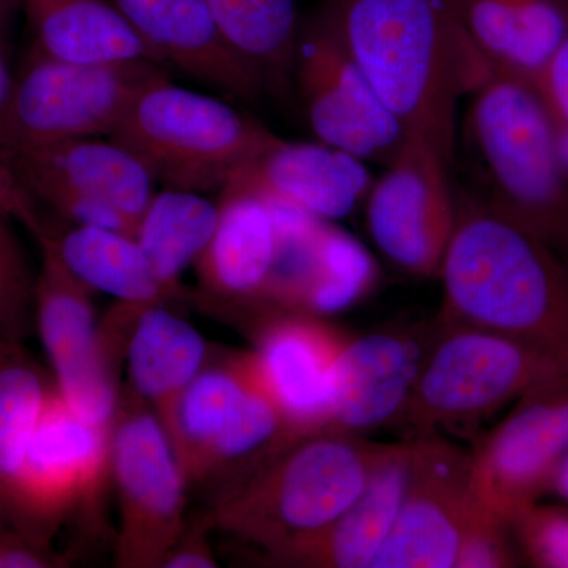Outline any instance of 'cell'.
Listing matches in <instances>:
<instances>
[{
    "label": "cell",
    "instance_id": "obj_1",
    "mask_svg": "<svg viewBox=\"0 0 568 568\" xmlns=\"http://www.w3.org/2000/svg\"><path fill=\"white\" fill-rule=\"evenodd\" d=\"M325 9L407 136L452 166L458 104L493 73L467 33L462 0H328Z\"/></svg>",
    "mask_w": 568,
    "mask_h": 568
},
{
    "label": "cell",
    "instance_id": "obj_2",
    "mask_svg": "<svg viewBox=\"0 0 568 568\" xmlns=\"http://www.w3.org/2000/svg\"><path fill=\"white\" fill-rule=\"evenodd\" d=\"M437 276L440 323L487 328L568 364V256L544 239L465 197Z\"/></svg>",
    "mask_w": 568,
    "mask_h": 568
},
{
    "label": "cell",
    "instance_id": "obj_3",
    "mask_svg": "<svg viewBox=\"0 0 568 568\" xmlns=\"http://www.w3.org/2000/svg\"><path fill=\"white\" fill-rule=\"evenodd\" d=\"M390 446L335 432L301 437L220 489L213 529L272 555L339 517Z\"/></svg>",
    "mask_w": 568,
    "mask_h": 568
},
{
    "label": "cell",
    "instance_id": "obj_4",
    "mask_svg": "<svg viewBox=\"0 0 568 568\" xmlns=\"http://www.w3.org/2000/svg\"><path fill=\"white\" fill-rule=\"evenodd\" d=\"M466 133L488 205L568 256V181L559 126L536 85L495 73L470 93Z\"/></svg>",
    "mask_w": 568,
    "mask_h": 568
},
{
    "label": "cell",
    "instance_id": "obj_5",
    "mask_svg": "<svg viewBox=\"0 0 568 568\" xmlns=\"http://www.w3.org/2000/svg\"><path fill=\"white\" fill-rule=\"evenodd\" d=\"M166 189L222 192L235 173L282 138L216 97L168 74L149 82L111 136Z\"/></svg>",
    "mask_w": 568,
    "mask_h": 568
},
{
    "label": "cell",
    "instance_id": "obj_6",
    "mask_svg": "<svg viewBox=\"0 0 568 568\" xmlns=\"http://www.w3.org/2000/svg\"><path fill=\"white\" fill-rule=\"evenodd\" d=\"M413 395L394 426L406 439L473 432L568 369L538 347L473 325L436 323Z\"/></svg>",
    "mask_w": 568,
    "mask_h": 568
},
{
    "label": "cell",
    "instance_id": "obj_7",
    "mask_svg": "<svg viewBox=\"0 0 568 568\" xmlns=\"http://www.w3.org/2000/svg\"><path fill=\"white\" fill-rule=\"evenodd\" d=\"M159 417L190 487L242 476L294 439L250 351L211 358Z\"/></svg>",
    "mask_w": 568,
    "mask_h": 568
},
{
    "label": "cell",
    "instance_id": "obj_8",
    "mask_svg": "<svg viewBox=\"0 0 568 568\" xmlns=\"http://www.w3.org/2000/svg\"><path fill=\"white\" fill-rule=\"evenodd\" d=\"M162 74L159 63H73L32 47L14 77L0 160L54 142L111 138L138 93Z\"/></svg>",
    "mask_w": 568,
    "mask_h": 568
},
{
    "label": "cell",
    "instance_id": "obj_9",
    "mask_svg": "<svg viewBox=\"0 0 568 568\" xmlns=\"http://www.w3.org/2000/svg\"><path fill=\"white\" fill-rule=\"evenodd\" d=\"M115 566L159 568L185 530L189 480L159 414L126 388L111 428Z\"/></svg>",
    "mask_w": 568,
    "mask_h": 568
},
{
    "label": "cell",
    "instance_id": "obj_10",
    "mask_svg": "<svg viewBox=\"0 0 568 568\" xmlns=\"http://www.w3.org/2000/svg\"><path fill=\"white\" fill-rule=\"evenodd\" d=\"M111 428L78 416L52 386L2 510L18 536L44 549L63 523L99 507L111 481Z\"/></svg>",
    "mask_w": 568,
    "mask_h": 568
},
{
    "label": "cell",
    "instance_id": "obj_11",
    "mask_svg": "<svg viewBox=\"0 0 568 568\" xmlns=\"http://www.w3.org/2000/svg\"><path fill=\"white\" fill-rule=\"evenodd\" d=\"M18 189L58 219L133 235L155 194V179L111 138L24 149L0 160Z\"/></svg>",
    "mask_w": 568,
    "mask_h": 568
},
{
    "label": "cell",
    "instance_id": "obj_12",
    "mask_svg": "<svg viewBox=\"0 0 568 568\" xmlns=\"http://www.w3.org/2000/svg\"><path fill=\"white\" fill-rule=\"evenodd\" d=\"M33 290V317L41 345L54 372V386L78 416L92 424L112 426L121 402L114 364L119 335L133 328L136 312L115 304L106 323L100 325L93 308L92 290L78 282L51 254Z\"/></svg>",
    "mask_w": 568,
    "mask_h": 568
},
{
    "label": "cell",
    "instance_id": "obj_13",
    "mask_svg": "<svg viewBox=\"0 0 568 568\" xmlns=\"http://www.w3.org/2000/svg\"><path fill=\"white\" fill-rule=\"evenodd\" d=\"M293 88L323 144L383 166L405 145L406 130L346 51L327 9L301 28Z\"/></svg>",
    "mask_w": 568,
    "mask_h": 568
},
{
    "label": "cell",
    "instance_id": "obj_14",
    "mask_svg": "<svg viewBox=\"0 0 568 568\" xmlns=\"http://www.w3.org/2000/svg\"><path fill=\"white\" fill-rule=\"evenodd\" d=\"M567 454L568 369L530 388L495 428L477 437L469 450L473 495L508 523L548 496Z\"/></svg>",
    "mask_w": 568,
    "mask_h": 568
},
{
    "label": "cell",
    "instance_id": "obj_15",
    "mask_svg": "<svg viewBox=\"0 0 568 568\" xmlns=\"http://www.w3.org/2000/svg\"><path fill=\"white\" fill-rule=\"evenodd\" d=\"M271 201L276 252L257 306L261 316L304 313L327 320L354 308L375 290L379 271L361 241L334 222Z\"/></svg>",
    "mask_w": 568,
    "mask_h": 568
},
{
    "label": "cell",
    "instance_id": "obj_16",
    "mask_svg": "<svg viewBox=\"0 0 568 568\" xmlns=\"http://www.w3.org/2000/svg\"><path fill=\"white\" fill-rule=\"evenodd\" d=\"M450 164L433 145L407 136L366 194V226L379 252L414 276H437L457 224Z\"/></svg>",
    "mask_w": 568,
    "mask_h": 568
},
{
    "label": "cell",
    "instance_id": "obj_17",
    "mask_svg": "<svg viewBox=\"0 0 568 568\" xmlns=\"http://www.w3.org/2000/svg\"><path fill=\"white\" fill-rule=\"evenodd\" d=\"M409 440L405 496L373 568H455L463 532L478 506L470 489L469 450L447 437Z\"/></svg>",
    "mask_w": 568,
    "mask_h": 568
},
{
    "label": "cell",
    "instance_id": "obj_18",
    "mask_svg": "<svg viewBox=\"0 0 568 568\" xmlns=\"http://www.w3.org/2000/svg\"><path fill=\"white\" fill-rule=\"evenodd\" d=\"M436 327L388 325L345 336L335 366L327 432L365 436L394 426L416 387Z\"/></svg>",
    "mask_w": 568,
    "mask_h": 568
},
{
    "label": "cell",
    "instance_id": "obj_19",
    "mask_svg": "<svg viewBox=\"0 0 568 568\" xmlns=\"http://www.w3.org/2000/svg\"><path fill=\"white\" fill-rule=\"evenodd\" d=\"M254 336V365L295 437L327 432L345 336L323 317L268 313Z\"/></svg>",
    "mask_w": 568,
    "mask_h": 568
},
{
    "label": "cell",
    "instance_id": "obj_20",
    "mask_svg": "<svg viewBox=\"0 0 568 568\" xmlns=\"http://www.w3.org/2000/svg\"><path fill=\"white\" fill-rule=\"evenodd\" d=\"M160 62L222 92L256 103L268 92L264 78L235 51L205 0H114Z\"/></svg>",
    "mask_w": 568,
    "mask_h": 568
},
{
    "label": "cell",
    "instance_id": "obj_21",
    "mask_svg": "<svg viewBox=\"0 0 568 568\" xmlns=\"http://www.w3.org/2000/svg\"><path fill=\"white\" fill-rule=\"evenodd\" d=\"M365 162L323 142L280 140L246 164L223 190L261 194L336 222L365 204L373 185Z\"/></svg>",
    "mask_w": 568,
    "mask_h": 568
},
{
    "label": "cell",
    "instance_id": "obj_22",
    "mask_svg": "<svg viewBox=\"0 0 568 568\" xmlns=\"http://www.w3.org/2000/svg\"><path fill=\"white\" fill-rule=\"evenodd\" d=\"M10 216H17L36 235L41 252L51 254L89 290L134 305L164 304L178 297L164 286L133 235L88 226L48 222L22 190L14 189Z\"/></svg>",
    "mask_w": 568,
    "mask_h": 568
},
{
    "label": "cell",
    "instance_id": "obj_23",
    "mask_svg": "<svg viewBox=\"0 0 568 568\" xmlns=\"http://www.w3.org/2000/svg\"><path fill=\"white\" fill-rule=\"evenodd\" d=\"M410 455L413 440L392 444L361 495L339 517L261 560L276 567L373 568L398 517Z\"/></svg>",
    "mask_w": 568,
    "mask_h": 568
},
{
    "label": "cell",
    "instance_id": "obj_24",
    "mask_svg": "<svg viewBox=\"0 0 568 568\" xmlns=\"http://www.w3.org/2000/svg\"><path fill=\"white\" fill-rule=\"evenodd\" d=\"M219 205V226L194 264L201 287L211 301L257 310L276 252L274 205L239 190H222Z\"/></svg>",
    "mask_w": 568,
    "mask_h": 568
},
{
    "label": "cell",
    "instance_id": "obj_25",
    "mask_svg": "<svg viewBox=\"0 0 568 568\" xmlns=\"http://www.w3.org/2000/svg\"><path fill=\"white\" fill-rule=\"evenodd\" d=\"M462 11L493 71L534 85L568 33V0H462Z\"/></svg>",
    "mask_w": 568,
    "mask_h": 568
},
{
    "label": "cell",
    "instance_id": "obj_26",
    "mask_svg": "<svg viewBox=\"0 0 568 568\" xmlns=\"http://www.w3.org/2000/svg\"><path fill=\"white\" fill-rule=\"evenodd\" d=\"M33 48L73 63L160 62L111 0H22Z\"/></svg>",
    "mask_w": 568,
    "mask_h": 568
},
{
    "label": "cell",
    "instance_id": "obj_27",
    "mask_svg": "<svg viewBox=\"0 0 568 568\" xmlns=\"http://www.w3.org/2000/svg\"><path fill=\"white\" fill-rule=\"evenodd\" d=\"M211 361L204 336L163 304L141 306L126 343L129 390L159 416Z\"/></svg>",
    "mask_w": 568,
    "mask_h": 568
},
{
    "label": "cell",
    "instance_id": "obj_28",
    "mask_svg": "<svg viewBox=\"0 0 568 568\" xmlns=\"http://www.w3.org/2000/svg\"><path fill=\"white\" fill-rule=\"evenodd\" d=\"M220 205L204 193L166 189L153 194L136 226V239L168 290L181 294V276L211 244Z\"/></svg>",
    "mask_w": 568,
    "mask_h": 568
},
{
    "label": "cell",
    "instance_id": "obj_29",
    "mask_svg": "<svg viewBox=\"0 0 568 568\" xmlns=\"http://www.w3.org/2000/svg\"><path fill=\"white\" fill-rule=\"evenodd\" d=\"M235 51L267 84L268 92L293 85L298 24L297 0H205Z\"/></svg>",
    "mask_w": 568,
    "mask_h": 568
},
{
    "label": "cell",
    "instance_id": "obj_30",
    "mask_svg": "<svg viewBox=\"0 0 568 568\" xmlns=\"http://www.w3.org/2000/svg\"><path fill=\"white\" fill-rule=\"evenodd\" d=\"M52 386L22 353L20 342L0 339V515Z\"/></svg>",
    "mask_w": 568,
    "mask_h": 568
},
{
    "label": "cell",
    "instance_id": "obj_31",
    "mask_svg": "<svg viewBox=\"0 0 568 568\" xmlns=\"http://www.w3.org/2000/svg\"><path fill=\"white\" fill-rule=\"evenodd\" d=\"M523 562L537 568H568V504L544 499L508 521Z\"/></svg>",
    "mask_w": 568,
    "mask_h": 568
},
{
    "label": "cell",
    "instance_id": "obj_32",
    "mask_svg": "<svg viewBox=\"0 0 568 568\" xmlns=\"http://www.w3.org/2000/svg\"><path fill=\"white\" fill-rule=\"evenodd\" d=\"M32 278L17 237L0 213V334L22 342L31 331L33 316Z\"/></svg>",
    "mask_w": 568,
    "mask_h": 568
},
{
    "label": "cell",
    "instance_id": "obj_33",
    "mask_svg": "<svg viewBox=\"0 0 568 568\" xmlns=\"http://www.w3.org/2000/svg\"><path fill=\"white\" fill-rule=\"evenodd\" d=\"M521 562L506 519L478 504L463 532L455 568H510Z\"/></svg>",
    "mask_w": 568,
    "mask_h": 568
},
{
    "label": "cell",
    "instance_id": "obj_34",
    "mask_svg": "<svg viewBox=\"0 0 568 568\" xmlns=\"http://www.w3.org/2000/svg\"><path fill=\"white\" fill-rule=\"evenodd\" d=\"M213 525L209 515L194 523L192 528L186 525L182 536L175 541L170 555L164 559V568H212L219 567L211 540H209V530Z\"/></svg>",
    "mask_w": 568,
    "mask_h": 568
},
{
    "label": "cell",
    "instance_id": "obj_35",
    "mask_svg": "<svg viewBox=\"0 0 568 568\" xmlns=\"http://www.w3.org/2000/svg\"><path fill=\"white\" fill-rule=\"evenodd\" d=\"M536 89L558 125L568 129V33L538 77Z\"/></svg>",
    "mask_w": 568,
    "mask_h": 568
},
{
    "label": "cell",
    "instance_id": "obj_36",
    "mask_svg": "<svg viewBox=\"0 0 568 568\" xmlns=\"http://www.w3.org/2000/svg\"><path fill=\"white\" fill-rule=\"evenodd\" d=\"M13 84L14 77L11 74L6 52H3V43L0 41V133H2L3 122H6L7 111H9Z\"/></svg>",
    "mask_w": 568,
    "mask_h": 568
},
{
    "label": "cell",
    "instance_id": "obj_37",
    "mask_svg": "<svg viewBox=\"0 0 568 568\" xmlns=\"http://www.w3.org/2000/svg\"><path fill=\"white\" fill-rule=\"evenodd\" d=\"M548 496L556 497L559 503L568 504V454L552 477L551 487H549Z\"/></svg>",
    "mask_w": 568,
    "mask_h": 568
},
{
    "label": "cell",
    "instance_id": "obj_38",
    "mask_svg": "<svg viewBox=\"0 0 568 568\" xmlns=\"http://www.w3.org/2000/svg\"><path fill=\"white\" fill-rule=\"evenodd\" d=\"M20 9H22V0H0V41L2 43L14 14Z\"/></svg>",
    "mask_w": 568,
    "mask_h": 568
},
{
    "label": "cell",
    "instance_id": "obj_39",
    "mask_svg": "<svg viewBox=\"0 0 568 568\" xmlns=\"http://www.w3.org/2000/svg\"><path fill=\"white\" fill-rule=\"evenodd\" d=\"M0 213L9 216V178L2 166H0Z\"/></svg>",
    "mask_w": 568,
    "mask_h": 568
},
{
    "label": "cell",
    "instance_id": "obj_40",
    "mask_svg": "<svg viewBox=\"0 0 568 568\" xmlns=\"http://www.w3.org/2000/svg\"><path fill=\"white\" fill-rule=\"evenodd\" d=\"M559 126V152L560 159H562L564 170H566L568 181V129Z\"/></svg>",
    "mask_w": 568,
    "mask_h": 568
},
{
    "label": "cell",
    "instance_id": "obj_41",
    "mask_svg": "<svg viewBox=\"0 0 568 568\" xmlns=\"http://www.w3.org/2000/svg\"><path fill=\"white\" fill-rule=\"evenodd\" d=\"M3 338H7V336H3L2 334H0V339H3Z\"/></svg>",
    "mask_w": 568,
    "mask_h": 568
}]
</instances>
